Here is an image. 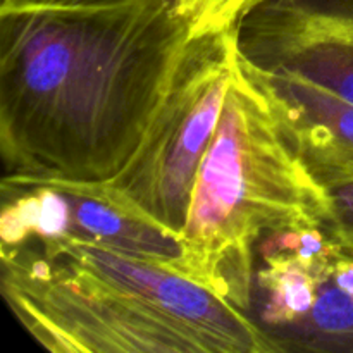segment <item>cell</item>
Here are the masks:
<instances>
[{
    "instance_id": "obj_8",
    "label": "cell",
    "mask_w": 353,
    "mask_h": 353,
    "mask_svg": "<svg viewBox=\"0 0 353 353\" xmlns=\"http://www.w3.org/2000/svg\"><path fill=\"white\" fill-rule=\"evenodd\" d=\"M262 265L255 271L254 303L265 331L292 333L314 309L319 290L331 278L333 262H309L281 250H259Z\"/></svg>"
},
{
    "instance_id": "obj_3",
    "label": "cell",
    "mask_w": 353,
    "mask_h": 353,
    "mask_svg": "<svg viewBox=\"0 0 353 353\" xmlns=\"http://www.w3.org/2000/svg\"><path fill=\"white\" fill-rule=\"evenodd\" d=\"M336 224L333 195L303 161L265 76L236 45L223 112L193 185L176 269L252 316L262 238L309 228L333 233Z\"/></svg>"
},
{
    "instance_id": "obj_10",
    "label": "cell",
    "mask_w": 353,
    "mask_h": 353,
    "mask_svg": "<svg viewBox=\"0 0 353 353\" xmlns=\"http://www.w3.org/2000/svg\"><path fill=\"white\" fill-rule=\"evenodd\" d=\"M248 0H179L192 37L230 30L240 19Z\"/></svg>"
},
{
    "instance_id": "obj_9",
    "label": "cell",
    "mask_w": 353,
    "mask_h": 353,
    "mask_svg": "<svg viewBox=\"0 0 353 353\" xmlns=\"http://www.w3.org/2000/svg\"><path fill=\"white\" fill-rule=\"evenodd\" d=\"M0 241L17 247L72 233V205L68 193L43 183L2 181Z\"/></svg>"
},
{
    "instance_id": "obj_11",
    "label": "cell",
    "mask_w": 353,
    "mask_h": 353,
    "mask_svg": "<svg viewBox=\"0 0 353 353\" xmlns=\"http://www.w3.org/2000/svg\"><path fill=\"white\" fill-rule=\"evenodd\" d=\"M338 212V224L333 230V236L345 250L353 254V185L331 190Z\"/></svg>"
},
{
    "instance_id": "obj_5",
    "label": "cell",
    "mask_w": 353,
    "mask_h": 353,
    "mask_svg": "<svg viewBox=\"0 0 353 353\" xmlns=\"http://www.w3.org/2000/svg\"><path fill=\"white\" fill-rule=\"evenodd\" d=\"M234 37L255 68L300 76L353 103V0H259Z\"/></svg>"
},
{
    "instance_id": "obj_14",
    "label": "cell",
    "mask_w": 353,
    "mask_h": 353,
    "mask_svg": "<svg viewBox=\"0 0 353 353\" xmlns=\"http://www.w3.org/2000/svg\"><path fill=\"white\" fill-rule=\"evenodd\" d=\"M255 2H259V0H248L247 7H250V6H252V3H255ZM247 7H245V9H247Z\"/></svg>"
},
{
    "instance_id": "obj_1",
    "label": "cell",
    "mask_w": 353,
    "mask_h": 353,
    "mask_svg": "<svg viewBox=\"0 0 353 353\" xmlns=\"http://www.w3.org/2000/svg\"><path fill=\"white\" fill-rule=\"evenodd\" d=\"M190 38L179 0L0 9L3 181L116 178Z\"/></svg>"
},
{
    "instance_id": "obj_4",
    "label": "cell",
    "mask_w": 353,
    "mask_h": 353,
    "mask_svg": "<svg viewBox=\"0 0 353 353\" xmlns=\"http://www.w3.org/2000/svg\"><path fill=\"white\" fill-rule=\"evenodd\" d=\"M234 55V28L190 38L140 147L116 178L103 181L112 195L179 236L223 112Z\"/></svg>"
},
{
    "instance_id": "obj_13",
    "label": "cell",
    "mask_w": 353,
    "mask_h": 353,
    "mask_svg": "<svg viewBox=\"0 0 353 353\" xmlns=\"http://www.w3.org/2000/svg\"><path fill=\"white\" fill-rule=\"evenodd\" d=\"M331 279L334 281V285L340 286L345 293L353 300V254L348 250H341V254L338 255L336 261H334L333 274Z\"/></svg>"
},
{
    "instance_id": "obj_12",
    "label": "cell",
    "mask_w": 353,
    "mask_h": 353,
    "mask_svg": "<svg viewBox=\"0 0 353 353\" xmlns=\"http://www.w3.org/2000/svg\"><path fill=\"white\" fill-rule=\"evenodd\" d=\"M121 0H2L0 9H19V7H90Z\"/></svg>"
},
{
    "instance_id": "obj_2",
    "label": "cell",
    "mask_w": 353,
    "mask_h": 353,
    "mask_svg": "<svg viewBox=\"0 0 353 353\" xmlns=\"http://www.w3.org/2000/svg\"><path fill=\"white\" fill-rule=\"evenodd\" d=\"M0 262L7 305L50 352H285L250 314L172 265L72 234L2 247Z\"/></svg>"
},
{
    "instance_id": "obj_6",
    "label": "cell",
    "mask_w": 353,
    "mask_h": 353,
    "mask_svg": "<svg viewBox=\"0 0 353 353\" xmlns=\"http://www.w3.org/2000/svg\"><path fill=\"white\" fill-rule=\"evenodd\" d=\"M262 74L312 174L330 192L353 185V103L290 72Z\"/></svg>"
},
{
    "instance_id": "obj_7",
    "label": "cell",
    "mask_w": 353,
    "mask_h": 353,
    "mask_svg": "<svg viewBox=\"0 0 353 353\" xmlns=\"http://www.w3.org/2000/svg\"><path fill=\"white\" fill-rule=\"evenodd\" d=\"M24 183H43L68 193L72 205V236L130 257L178 268L183 255L181 236L117 199L103 183L61 179Z\"/></svg>"
}]
</instances>
